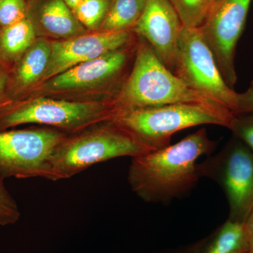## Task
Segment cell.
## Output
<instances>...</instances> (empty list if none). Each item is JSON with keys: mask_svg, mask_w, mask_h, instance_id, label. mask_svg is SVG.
<instances>
[{"mask_svg": "<svg viewBox=\"0 0 253 253\" xmlns=\"http://www.w3.org/2000/svg\"><path fill=\"white\" fill-rule=\"evenodd\" d=\"M109 103L116 111L178 103L217 102L186 85L142 39L129 78L117 99Z\"/></svg>", "mask_w": 253, "mask_h": 253, "instance_id": "obj_4", "label": "cell"}, {"mask_svg": "<svg viewBox=\"0 0 253 253\" xmlns=\"http://www.w3.org/2000/svg\"><path fill=\"white\" fill-rule=\"evenodd\" d=\"M215 148L203 128L176 144L131 158L128 182L145 202H169L194 189L200 179L198 160Z\"/></svg>", "mask_w": 253, "mask_h": 253, "instance_id": "obj_1", "label": "cell"}, {"mask_svg": "<svg viewBox=\"0 0 253 253\" xmlns=\"http://www.w3.org/2000/svg\"><path fill=\"white\" fill-rule=\"evenodd\" d=\"M90 126L79 134L66 136L56 146L50 158L49 180L69 179L98 163L154 151L111 121L92 129Z\"/></svg>", "mask_w": 253, "mask_h": 253, "instance_id": "obj_3", "label": "cell"}, {"mask_svg": "<svg viewBox=\"0 0 253 253\" xmlns=\"http://www.w3.org/2000/svg\"><path fill=\"white\" fill-rule=\"evenodd\" d=\"M250 253V252H249H249H247V253Z\"/></svg>", "mask_w": 253, "mask_h": 253, "instance_id": "obj_30", "label": "cell"}, {"mask_svg": "<svg viewBox=\"0 0 253 253\" xmlns=\"http://www.w3.org/2000/svg\"><path fill=\"white\" fill-rule=\"evenodd\" d=\"M146 0H112L101 32L129 31L144 11Z\"/></svg>", "mask_w": 253, "mask_h": 253, "instance_id": "obj_16", "label": "cell"}, {"mask_svg": "<svg viewBox=\"0 0 253 253\" xmlns=\"http://www.w3.org/2000/svg\"><path fill=\"white\" fill-rule=\"evenodd\" d=\"M250 253H253V231L250 232Z\"/></svg>", "mask_w": 253, "mask_h": 253, "instance_id": "obj_27", "label": "cell"}, {"mask_svg": "<svg viewBox=\"0 0 253 253\" xmlns=\"http://www.w3.org/2000/svg\"><path fill=\"white\" fill-rule=\"evenodd\" d=\"M113 113L109 102L30 98L0 107V131L24 124L44 125L76 133L109 121Z\"/></svg>", "mask_w": 253, "mask_h": 253, "instance_id": "obj_5", "label": "cell"}, {"mask_svg": "<svg viewBox=\"0 0 253 253\" xmlns=\"http://www.w3.org/2000/svg\"><path fill=\"white\" fill-rule=\"evenodd\" d=\"M183 27L199 28L211 7V0H169Z\"/></svg>", "mask_w": 253, "mask_h": 253, "instance_id": "obj_18", "label": "cell"}, {"mask_svg": "<svg viewBox=\"0 0 253 253\" xmlns=\"http://www.w3.org/2000/svg\"><path fill=\"white\" fill-rule=\"evenodd\" d=\"M246 224L248 229H249V232H251V231H253V210L251 214H250L249 217L248 218Z\"/></svg>", "mask_w": 253, "mask_h": 253, "instance_id": "obj_25", "label": "cell"}, {"mask_svg": "<svg viewBox=\"0 0 253 253\" xmlns=\"http://www.w3.org/2000/svg\"><path fill=\"white\" fill-rule=\"evenodd\" d=\"M37 38L35 28L27 17L0 28V61L11 68Z\"/></svg>", "mask_w": 253, "mask_h": 253, "instance_id": "obj_15", "label": "cell"}, {"mask_svg": "<svg viewBox=\"0 0 253 253\" xmlns=\"http://www.w3.org/2000/svg\"><path fill=\"white\" fill-rule=\"evenodd\" d=\"M228 128L253 151V113H234Z\"/></svg>", "mask_w": 253, "mask_h": 253, "instance_id": "obj_22", "label": "cell"}, {"mask_svg": "<svg viewBox=\"0 0 253 253\" xmlns=\"http://www.w3.org/2000/svg\"><path fill=\"white\" fill-rule=\"evenodd\" d=\"M129 31L101 32L62 41H51V56L42 83L81 63L126 48L130 44Z\"/></svg>", "mask_w": 253, "mask_h": 253, "instance_id": "obj_10", "label": "cell"}, {"mask_svg": "<svg viewBox=\"0 0 253 253\" xmlns=\"http://www.w3.org/2000/svg\"><path fill=\"white\" fill-rule=\"evenodd\" d=\"M174 73L193 90L235 111L237 92L226 84L199 28H182Z\"/></svg>", "mask_w": 253, "mask_h": 253, "instance_id": "obj_7", "label": "cell"}, {"mask_svg": "<svg viewBox=\"0 0 253 253\" xmlns=\"http://www.w3.org/2000/svg\"><path fill=\"white\" fill-rule=\"evenodd\" d=\"M26 0H0V28L7 27L27 16Z\"/></svg>", "mask_w": 253, "mask_h": 253, "instance_id": "obj_20", "label": "cell"}, {"mask_svg": "<svg viewBox=\"0 0 253 253\" xmlns=\"http://www.w3.org/2000/svg\"><path fill=\"white\" fill-rule=\"evenodd\" d=\"M64 1L67 4L68 6L73 10L74 8H76L83 0H64Z\"/></svg>", "mask_w": 253, "mask_h": 253, "instance_id": "obj_26", "label": "cell"}, {"mask_svg": "<svg viewBox=\"0 0 253 253\" xmlns=\"http://www.w3.org/2000/svg\"><path fill=\"white\" fill-rule=\"evenodd\" d=\"M66 136L45 128L0 131V176L49 179L50 158Z\"/></svg>", "mask_w": 253, "mask_h": 253, "instance_id": "obj_8", "label": "cell"}, {"mask_svg": "<svg viewBox=\"0 0 253 253\" xmlns=\"http://www.w3.org/2000/svg\"><path fill=\"white\" fill-rule=\"evenodd\" d=\"M51 51V41L44 38H36L11 68L3 105L23 99L24 95L38 82H41L49 64Z\"/></svg>", "mask_w": 253, "mask_h": 253, "instance_id": "obj_14", "label": "cell"}, {"mask_svg": "<svg viewBox=\"0 0 253 253\" xmlns=\"http://www.w3.org/2000/svg\"><path fill=\"white\" fill-rule=\"evenodd\" d=\"M11 68L0 61V107L4 104Z\"/></svg>", "mask_w": 253, "mask_h": 253, "instance_id": "obj_24", "label": "cell"}, {"mask_svg": "<svg viewBox=\"0 0 253 253\" xmlns=\"http://www.w3.org/2000/svg\"><path fill=\"white\" fill-rule=\"evenodd\" d=\"M233 116L230 110L217 103H178L118 110L109 121L156 150L170 144L173 134L187 128L202 125L228 128Z\"/></svg>", "mask_w": 253, "mask_h": 253, "instance_id": "obj_2", "label": "cell"}, {"mask_svg": "<svg viewBox=\"0 0 253 253\" xmlns=\"http://www.w3.org/2000/svg\"><path fill=\"white\" fill-rule=\"evenodd\" d=\"M250 249V232L246 223L228 219L205 253H245Z\"/></svg>", "mask_w": 253, "mask_h": 253, "instance_id": "obj_17", "label": "cell"}, {"mask_svg": "<svg viewBox=\"0 0 253 253\" xmlns=\"http://www.w3.org/2000/svg\"><path fill=\"white\" fill-rule=\"evenodd\" d=\"M111 1V0H83L72 11L86 29L97 30L104 22Z\"/></svg>", "mask_w": 253, "mask_h": 253, "instance_id": "obj_19", "label": "cell"}, {"mask_svg": "<svg viewBox=\"0 0 253 253\" xmlns=\"http://www.w3.org/2000/svg\"><path fill=\"white\" fill-rule=\"evenodd\" d=\"M26 17L40 38L62 41L86 34V28L64 0H31Z\"/></svg>", "mask_w": 253, "mask_h": 253, "instance_id": "obj_13", "label": "cell"}, {"mask_svg": "<svg viewBox=\"0 0 253 253\" xmlns=\"http://www.w3.org/2000/svg\"><path fill=\"white\" fill-rule=\"evenodd\" d=\"M129 56L126 46L81 63L44 82V89L53 92H67L106 84L123 71Z\"/></svg>", "mask_w": 253, "mask_h": 253, "instance_id": "obj_12", "label": "cell"}, {"mask_svg": "<svg viewBox=\"0 0 253 253\" xmlns=\"http://www.w3.org/2000/svg\"><path fill=\"white\" fill-rule=\"evenodd\" d=\"M200 177L217 182L229 206L228 219L246 223L253 210V151L233 136L220 152L198 163Z\"/></svg>", "mask_w": 253, "mask_h": 253, "instance_id": "obj_6", "label": "cell"}, {"mask_svg": "<svg viewBox=\"0 0 253 253\" xmlns=\"http://www.w3.org/2000/svg\"><path fill=\"white\" fill-rule=\"evenodd\" d=\"M201 246H196V247H194V249L191 250V251H189L187 253H201Z\"/></svg>", "mask_w": 253, "mask_h": 253, "instance_id": "obj_28", "label": "cell"}, {"mask_svg": "<svg viewBox=\"0 0 253 253\" xmlns=\"http://www.w3.org/2000/svg\"><path fill=\"white\" fill-rule=\"evenodd\" d=\"M253 113V82L247 90L237 93L236 106L234 113Z\"/></svg>", "mask_w": 253, "mask_h": 253, "instance_id": "obj_23", "label": "cell"}, {"mask_svg": "<svg viewBox=\"0 0 253 253\" xmlns=\"http://www.w3.org/2000/svg\"><path fill=\"white\" fill-rule=\"evenodd\" d=\"M218 1H219V0H211V7H212L213 5L215 4V3H217Z\"/></svg>", "mask_w": 253, "mask_h": 253, "instance_id": "obj_29", "label": "cell"}, {"mask_svg": "<svg viewBox=\"0 0 253 253\" xmlns=\"http://www.w3.org/2000/svg\"><path fill=\"white\" fill-rule=\"evenodd\" d=\"M253 0H219L199 28L214 55L224 81L234 89L237 83L236 46L244 33Z\"/></svg>", "mask_w": 253, "mask_h": 253, "instance_id": "obj_9", "label": "cell"}, {"mask_svg": "<svg viewBox=\"0 0 253 253\" xmlns=\"http://www.w3.org/2000/svg\"><path fill=\"white\" fill-rule=\"evenodd\" d=\"M4 179L0 176V225L8 226L17 222L21 216L16 201L4 184Z\"/></svg>", "mask_w": 253, "mask_h": 253, "instance_id": "obj_21", "label": "cell"}, {"mask_svg": "<svg viewBox=\"0 0 253 253\" xmlns=\"http://www.w3.org/2000/svg\"><path fill=\"white\" fill-rule=\"evenodd\" d=\"M183 26L169 0H146L133 31L149 43L158 59L174 73Z\"/></svg>", "mask_w": 253, "mask_h": 253, "instance_id": "obj_11", "label": "cell"}]
</instances>
